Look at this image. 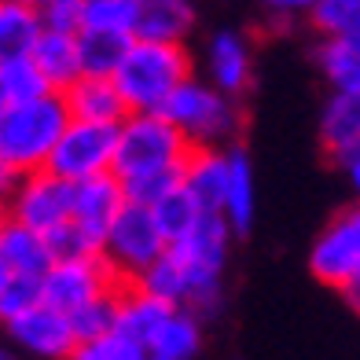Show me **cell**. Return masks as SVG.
I'll return each instance as SVG.
<instances>
[{
  "instance_id": "1",
  "label": "cell",
  "mask_w": 360,
  "mask_h": 360,
  "mask_svg": "<svg viewBox=\"0 0 360 360\" xmlns=\"http://www.w3.org/2000/svg\"><path fill=\"white\" fill-rule=\"evenodd\" d=\"M195 147L166 114H129L118 125V151H114V176L122 180L125 199L155 206L169 195Z\"/></svg>"
},
{
  "instance_id": "2",
  "label": "cell",
  "mask_w": 360,
  "mask_h": 360,
  "mask_svg": "<svg viewBox=\"0 0 360 360\" xmlns=\"http://www.w3.org/2000/svg\"><path fill=\"white\" fill-rule=\"evenodd\" d=\"M118 85L129 114H162L173 92L195 77V63L184 44L166 41H140L125 48L118 70L110 74Z\"/></svg>"
},
{
  "instance_id": "3",
  "label": "cell",
  "mask_w": 360,
  "mask_h": 360,
  "mask_svg": "<svg viewBox=\"0 0 360 360\" xmlns=\"http://www.w3.org/2000/svg\"><path fill=\"white\" fill-rule=\"evenodd\" d=\"M70 122L74 118L59 92H48L30 103H8L0 110V155L22 176L48 169V158Z\"/></svg>"
},
{
  "instance_id": "4",
  "label": "cell",
  "mask_w": 360,
  "mask_h": 360,
  "mask_svg": "<svg viewBox=\"0 0 360 360\" xmlns=\"http://www.w3.org/2000/svg\"><path fill=\"white\" fill-rule=\"evenodd\" d=\"M162 114L188 136L191 147H217V151L239 143L243 122H247L243 118V100H232V96H224L221 89L199 77L184 81Z\"/></svg>"
},
{
  "instance_id": "5",
  "label": "cell",
  "mask_w": 360,
  "mask_h": 360,
  "mask_svg": "<svg viewBox=\"0 0 360 360\" xmlns=\"http://www.w3.org/2000/svg\"><path fill=\"white\" fill-rule=\"evenodd\" d=\"M166 247L169 243H166V236H162L151 206L125 202L122 214L114 217V224L107 228L100 254L110 261L114 272H118L125 283H136L140 276L166 254Z\"/></svg>"
},
{
  "instance_id": "6",
  "label": "cell",
  "mask_w": 360,
  "mask_h": 360,
  "mask_svg": "<svg viewBox=\"0 0 360 360\" xmlns=\"http://www.w3.org/2000/svg\"><path fill=\"white\" fill-rule=\"evenodd\" d=\"M125 287V280L103 254H77V257H56L48 272L41 276V294L48 305L74 313V309L100 302L107 294H118Z\"/></svg>"
},
{
  "instance_id": "7",
  "label": "cell",
  "mask_w": 360,
  "mask_h": 360,
  "mask_svg": "<svg viewBox=\"0 0 360 360\" xmlns=\"http://www.w3.org/2000/svg\"><path fill=\"white\" fill-rule=\"evenodd\" d=\"M114 151H118V125L70 122L48 158V169L70 184H81V180L114 173Z\"/></svg>"
},
{
  "instance_id": "8",
  "label": "cell",
  "mask_w": 360,
  "mask_h": 360,
  "mask_svg": "<svg viewBox=\"0 0 360 360\" xmlns=\"http://www.w3.org/2000/svg\"><path fill=\"white\" fill-rule=\"evenodd\" d=\"M309 269L323 287L346 290L353 280H360V199L323 224L309 250Z\"/></svg>"
},
{
  "instance_id": "9",
  "label": "cell",
  "mask_w": 360,
  "mask_h": 360,
  "mask_svg": "<svg viewBox=\"0 0 360 360\" xmlns=\"http://www.w3.org/2000/svg\"><path fill=\"white\" fill-rule=\"evenodd\" d=\"M70 210H74V184L56 176L52 169H37L19 180L4 214L41 232L44 239H52L70 224Z\"/></svg>"
},
{
  "instance_id": "10",
  "label": "cell",
  "mask_w": 360,
  "mask_h": 360,
  "mask_svg": "<svg viewBox=\"0 0 360 360\" xmlns=\"http://www.w3.org/2000/svg\"><path fill=\"white\" fill-rule=\"evenodd\" d=\"M4 331H8L15 349L34 356V360H70L77 349V335H74L70 316L48 302H37L34 309H26Z\"/></svg>"
},
{
  "instance_id": "11",
  "label": "cell",
  "mask_w": 360,
  "mask_h": 360,
  "mask_svg": "<svg viewBox=\"0 0 360 360\" xmlns=\"http://www.w3.org/2000/svg\"><path fill=\"white\" fill-rule=\"evenodd\" d=\"M206 81L232 100H243L254 85V44L239 30H217L206 41Z\"/></svg>"
},
{
  "instance_id": "12",
  "label": "cell",
  "mask_w": 360,
  "mask_h": 360,
  "mask_svg": "<svg viewBox=\"0 0 360 360\" xmlns=\"http://www.w3.org/2000/svg\"><path fill=\"white\" fill-rule=\"evenodd\" d=\"M125 188L122 180L107 173V176H92V180H81L74 184V210H70V224L81 228L96 247H103V236L107 228L114 224V217L122 214L125 206Z\"/></svg>"
},
{
  "instance_id": "13",
  "label": "cell",
  "mask_w": 360,
  "mask_h": 360,
  "mask_svg": "<svg viewBox=\"0 0 360 360\" xmlns=\"http://www.w3.org/2000/svg\"><path fill=\"white\" fill-rule=\"evenodd\" d=\"M176 309L180 305L162 302V298L147 294L136 283H125L122 294H118V323H114V331L133 338L143 349H155L158 335L166 331V323H169V316L176 313Z\"/></svg>"
},
{
  "instance_id": "14",
  "label": "cell",
  "mask_w": 360,
  "mask_h": 360,
  "mask_svg": "<svg viewBox=\"0 0 360 360\" xmlns=\"http://www.w3.org/2000/svg\"><path fill=\"white\" fill-rule=\"evenodd\" d=\"M67 100V110L74 122H96V125H122L129 118V107L122 100L114 77H96L81 74L67 92H59Z\"/></svg>"
},
{
  "instance_id": "15",
  "label": "cell",
  "mask_w": 360,
  "mask_h": 360,
  "mask_svg": "<svg viewBox=\"0 0 360 360\" xmlns=\"http://www.w3.org/2000/svg\"><path fill=\"white\" fill-rule=\"evenodd\" d=\"M0 261H4V269L11 276H34V280H41L48 265L56 261V254H52V243L41 232L0 214Z\"/></svg>"
},
{
  "instance_id": "16",
  "label": "cell",
  "mask_w": 360,
  "mask_h": 360,
  "mask_svg": "<svg viewBox=\"0 0 360 360\" xmlns=\"http://www.w3.org/2000/svg\"><path fill=\"white\" fill-rule=\"evenodd\" d=\"M257 180H254V166H250V155L243 151L239 143L228 147V188H224V206H221V217L228 221L236 236H247L254 214H257Z\"/></svg>"
},
{
  "instance_id": "17",
  "label": "cell",
  "mask_w": 360,
  "mask_h": 360,
  "mask_svg": "<svg viewBox=\"0 0 360 360\" xmlns=\"http://www.w3.org/2000/svg\"><path fill=\"white\" fill-rule=\"evenodd\" d=\"M320 143L338 166L360 151V96H327L320 110Z\"/></svg>"
},
{
  "instance_id": "18",
  "label": "cell",
  "mask_w": 360,
  "mask_h": 360,
  "mask_svg": "<svg viewBox=\"0 0 360 360\" xmlns=\"http://www.w3.org/2000/svg\"><path fill=\"white\" fill-rule=\"evenodd\" d=\"M195 202L210 214H221L224 206V188H228V147L217 151V147H195L188 166H184V176H180Z\"/></svg>"
},
{
  "instance_id": "19",
  "label": "cell",
  "mask_w": 360,
  "mask_h": 360,
  "mask_svg": "<svg viewBox=\"0 0 360 360\" xmlns=\"http://www.w3.org/2000/svg\"><path fill=\"white\" fill-rule=\"evenodd\" d=\"M30 59L37 63V70L44 74V81L52 85V92H67L74 81L85 74L81 70V48H77V34H63V30H44L37 37Z\"/></svg>"
},
{
  "instance_id": "20",
  "label": "cell",
  "mask_w": 360,
  "mask_h": 360,
  "mask_svg": "<svg viewBox=\"0 0 360 360\" xmlns=\"http://www.w3.org/2000/svg\"><path fill=\"white\" fill-rule=\"evenodd\" d=\"M195 30L191 0H140L136 11V37L140 41H166L184 44Z\"/></svg>"
},
{
  "instance_id": "21",
  "label": "cell",
  "mask_w": 360,
  "mask_h": 360,
  "mask_svg": "<svg viewBox=\"0 0 360 360\" xmlns=\"http://www.w3.org/2000/svg\"><path fill=\"white\" fill-rule=\"evenodd\" d=\"M41 34L44 19L34 0H0V67L11 59H26Z\"/></svg>"
},
{
  "instance_id": "22",
  "label": "cell",
  "mask_w": 360,
  "mask_h": 360,
  "mask_svg": "<svg viewBox=\"0 0 360 360\" xmlns=\"http://www.w3.org/2000/svg\"><path fill=\"white\" fill-rule=\"evenodd\" d=\"M316 67L331 92L360 96V37H323L316 44Z\"/></svg>"
},
{
  "instance_id": "23",
  "label": "cell",
  "mask_w": 360,
  "mask_h": 360,
  "mask_svg": "<svg viewBox=\"0 0 360 360\" xmlns=\"http://www.w3.org/2000/svg\"><path fill=\"white\" fill-rule=\"evenodd\" d=\"M151 214L162 228V236H166V243H176V239H184L210 210H202L199 202H195V195L184 184H176L169 195H162V199L151 206Z\"/></svg>"
},
{
  "instance_id": "24",
  "label": "cell",
  "mask_w": 360,
  "mask_h": 360,
  "mask_svg": "<svg viewBox=\"0 0 360 360\" xmlns=\"http://www.w3.org/2000/svg\"><path fill=\"white\" fill-rule=\"evenodd\" d=\"M133 44V37H118V34H96V30H81L77 48H81V70L96 74V77H110L118 70V63L125 56V48Z\"/></svg>"
},
{
  "instance_id": "25",
  "label": "cell",
  "mask_w": 360,
  "mask_h": 360,
  "mask_svg": "<svg viewBox=\"0 0 360 360\" xmlns=\"http://www.w3.org/2000/svg\"><path fill=\"white\" fill-rule=\"evenodd\" d=\"M136 11H140V0H85V22H81V30L136 37Z\"/></svg>"
},
{
  "instance_id": "26",
  "label": "cell",
  "mask_w": 360,
  "mask_h": 360,
  "mask_svg": "<svg viewBox=\"0 0 360 360\" xmlns=\"http://www.w3.org/2000/svg\"><path fill=\"white\" fill-rule=\"evenodd\" d=\"M0 92H4V107L8 103H30L52 92V85L44 81V74L37 70L34 59H11L0 67Z\"/></svg>"
},
{
  "instance_id": "27",
  "label": "cell",
  "mask_w": 360,
  "mask_h": 360,
  "mask_svg": "<svg viewBox=\"0 0 360 360\" xmlns=\"http://www.w3.org/2000/svg\"><path fill=\"white\" fill-rule=\"evenodd\" d=\"M316 37H360V0H316L309 11Z\"/></svg>"
},
{
  "instance_id": "28",
  "label": "cell",
  "mask_w": 360,
  "mask_h": 360,
  "mask_svg": "<svg viewBox=\"0 0 360 360\" xmlns=\"http://www.w3.org/2000/svg\"><path fill=\"white\" fill-rule=\"evenodd\" d=\"M118 294H107L100 302H89V305L74 309L70 323H74L77 342H92V338H103V335L114 331V323H118Z\"/></svg>"
},
{
  "instance_id": "29",
  "label": "cell",
  "mask_w": 360,
  "mask_h": 360,
  "mask_svg": "<svg viewBox=\"0 0 360 360\" xmlns=\"http://www.w3.org/2000/svg\"><path fill=\"white\" fill-rule=\"evenodd\" d=\"M70 360H162L151 349L136 346L133 338H125L118 331H110L103 338H92V342H77V349Z\"/></svg>"
},
{
  "instance_id": "30",
  "label": "cell",
  "mask_w": 360,
  "mask_h": 360,
  "mask_svg": "<svg viewBox=\"0 0 360 360\" xmlns=\"http://www.w3.org/2000/svg\"><path fill=\"white\" fill-rule=\"evenodd\" d=\"M37 302H44L41 280H34V276H8V283L0 287V323L8 327L11 320H19Z\"/></svg>"
},
{
  "instance_id": "31",
  "label": "cell",
  "mask_w": 360,
  "mask_h": 360,
  "mask_svg": "<svg viewBox=\"0 0 360 360\" xmlns=\"http://www.w3.org/2000/svg\"><path fill=\"white\" fill-rule=\"evenodd\" d=\"M44 30H63V34H81L85 22V0H41Z\"/></svg>"
},
{
  "instance_id": "32",
  "label": "cell",
  "mask_w": 360,
  "mask_h": 360,
  "mask_svg": "<svg viewBox=\"0 0 360 360\" xmlns=\"http://www.w3.org/2000/svg\"><path fill=\"white\" fill-rule=\"evenodd\" d=\"M316 0H261V8H265L269 19L276 22H294V19H309V11H313Z\"/></svg>"
},
{
  "instance_id": "33",
  "label": "cell",
  "mask_w": 360,
  "mask_h": 360,
  "mask_svg": "<svg viewBox=\"0 0 360 360\" xmlns=\"http://www.w3.org/2000/svg\"><path fill=\"white\" fill-rule=\"evenodd\" d=\"M19 180H22V173L15 169L4 155H0V210H8V202H11L15 188H19Z\"/></svg>"
},
{
  "instance_id": "34",
  "label": "cell",
  "mask_w": 360,
  "mask_h": 360,
  "mask_svg": "<svg viewBox=\"0 0 360 360\" xmlns=\"http://www.w3.org/2000/svg\"><path fill=\"white\" fill-rule=\"evenodd\" d=\"M342 169H346V176H349V188L356 191V199H360V151H356L353 158L342 162Z\"/></svg>"
},
{
  "instance_id": "35",
  "label": "cell",
  "mask_w": 360,
  "mask_h": 360,
  "mask_svg": "<svg viewBox=\"0 0 360 360\" xmlns=\"http://www.w3.org/2000/svg\"><path fill=\"white\" fill-rule=\"evenodd\" d=\"M342 294H346V302H349V305L356 309V313H360V280H353V283H349L346 290H342Z\"/></svg>"
},
{
  "instance_id": "36",
  "label": "cell",
  "mask_w": 360,
  "mask_h": 360,
  "mask_svg": "<svg viewBox=\"0 0 360 360\" xmlns=\"http://www.w3.org/2000/svg\"><path fill=\"white\" fill-rule=\"evenodd\" d=\"M0 360H22L15 346H0Z\"/></svg>"
},
{
  "instance_id": "37",
  "label": "cell",
  "mask_w": 360,
  "mask_h": 360,
  "mask_svg": "<svg viewBox=\"0 0 360 360\" xmlns=\"http://www.w3.org/2000/svg\"><path fill=\"white\" fill-rule=\"evenodd\" d=\"M8 276H11V272L4 269V261H0V287H4V283H8Z\"/></svg>"
},
{
  "instance_id": "38",
  "label": "cell",
  "mask_w": 360,
  "mask_h": 360,
  "mask_svg": "<svg viewBox=\"0 0 360 360\" xmlns=\"http://www.w3.org/2000/svg\"><path fill=\"white\" fill-rule=\"evenodd\" d=\"M0 110H4V92H0Z\"/></svg>"
},
{
  "instance_id": "39",
  "label": "cell",
  "mask_w": 360,
  "mask_h": 360,
  "mask_svg": "<svg viewBox=\"0 0 360 360\" xmlns=\"http://www.w3.org/2000/svg\"><path fill=\"white\" fill-rule=\"evenodd\" d=\"M34 4H41V0H34Z\"/></svg>"
},
{
  "instance_id": "40",
  "label": "cell",
  "mask_w": 360,
  "mask_h": 360,
  "mask_svg": "<svg viewBox=\"0 0 360 360\" xmlns=\"http://www.w3.org/2000/svg\"><path fill=\"white\" fill-rule=\"evenodd\" d=\"M0 214H4V210H0Z\"/></svg>"
}]
</instances>
